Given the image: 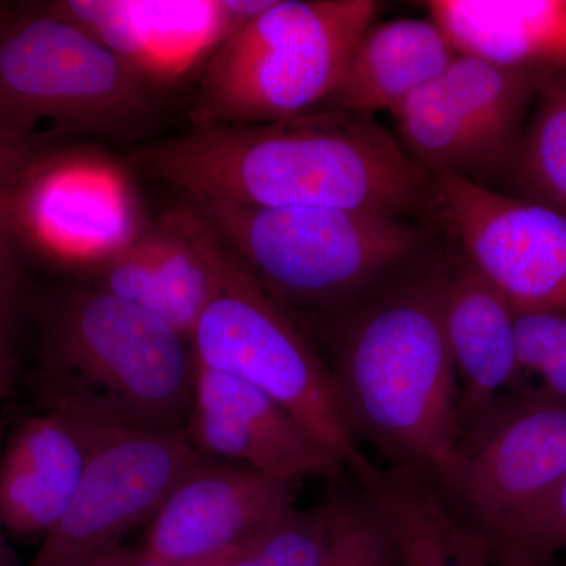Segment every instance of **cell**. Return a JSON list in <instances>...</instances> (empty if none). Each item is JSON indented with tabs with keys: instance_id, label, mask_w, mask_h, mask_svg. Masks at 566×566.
Masks as SVG:
<instances>
[{
	"instance_id": "obj_22",
	"label": "cell",
	"mask_w": 566,
	"mask_h": 566,
	"mask_svg": "<svg viewBox=\"0 0 566 566\" xmlns=\"http://www.w3.org/2000/svg\"><path fill=\"white\" fill-rule=\"evenodd\" d=\"M534 107L502 181L566 218V71L543 77Z\"/></svg>"
},
{
	"instance_id": "obj_5",
	"label": "cell",
	"mask_w": 566,
	"mask_h": 566,
	"mask_svg": "<svg viewBox=\"0 0 566 566\" xmlns=\"http://www.w3.org/2000/svg\"><path fill=\"white\" fill-rule=\"evenodd\" d=\"M376 13L371 0H275L203 66L191 125H255L322 109Z\"/></svg>"
},
{
	"instance_id": "obj_6",
	"label": "cell",
	"mask_w": 566,
	"mask_h": 566,
	"mask_svg": "<svg viewBox=\"0 0 566 566\" xmlns=\"http://www.w3.org/2000/svg\"><path fill=\"white\" fill-rule=\"evenodd\" d=\"M161 91L46 3L0 14V133L125 137Z\"/></svg>"
},
{
	"instance_id": "obj_14",
	"label": "cell",
	"mask_w": 566,
	"mask_h": 566,
	"mask_svg": "<svg viewBox=\"0 0 566 566\" xmlns=\"http://www.w3.org/2000/svg\"><path fill=\"white\" fill-rule=\"evenodd\" d=\"M186 433L203 457L248 465L293 486L307 479H337L345 471L273 398L196 360Z\"/></svg>"
},
{
	"instance_id": "obj_18",
	"label": "cell",
	"mask_w": 566,
	"mask_h": 566,
	"mask_svg": "<svg viewBox=\"0 0 566 566\" xmlns=\"http://www.w3.org/2000/svg\"><path fill=\"white\" fill-rule=\"evenodd\" d=\"M457 54L504 69L566 71V0H430Z\"/></svg>"
},
{
	"instance_id": "obj_21",
	"label": "cell",
	"mask_w": 566,
	"mask_h": 566,
	"mask_svg": "<svg viewBox=\"0 0 566 566\" xmlns=\"http://www.w3.org/2000/svg\"><path fill=\"white\" fill-rule=\"evenodd\" d=\"M153 245L151 314L191 342L196 324L218 286V240L182 202L148 227Z\"/></svg>"
},
{
	"instance_id": "obj_19",
	"label": "cell",
	"mask_w": 566,
	"mask_h": 566,
	"mask_svg": "<svg viewBox=\"0 0 566 566\" xmlns=\"http://www.w3.org/2000/svg\"><path fill=\"white\" fill-rule=\"evenodd\" d=\"M457 51L431 18L371 24L357 40L344 74L322 109L392 114L409 96L438 80Z\"/></svg>"
},
{
	"instance_id": "obj_4",
	"label": "cell",
	"mask_w": 566,
	"mask_h": 566,
	"mask_svg": "<svg viewBox=\"0 0 566 566\" xmlns=\"http://www.w3.org/2000/svg\"><path fill=\"white\" fill-rule=\"evenodd\" d=\"M191 342L139 305L92 285L66 286L41 311L33 389L39 408L140 430H186Z\"/></svg>"
},
{
	"instance_id": "obj_27",
	"label": "cell",
	"mask_w": 566,
	"mask_h": 566,
	"mask_svg": "<svg viewBox=\"0 0 566 566\" xmlns=\"http://www.w3.org/2000/svg\"><path fill=\"white\" fill-rule=\"evenodd\" d=\"M22 248L13 234L0 232V349L13 352V342L25 305Z\"/></svg>"
},
{
	"instance_id": "obj_13",
	"label": "cell",
	"mask_w": 566,
	"mask_h": 566,
	"mask_svg": "<svg viewBox=\"0 0 566 566\" xmlns=\"http://www.w3.org/2000/svg\"><path fill=\"white\" fill-rule=\"evenodd\" d=\"M296 506L294 486L202 457L148 521L144 551L166 566H208Z\"/></svg>"
},
{
	"instance_id": "obj_1",
	"label": "cell",
	"mask_w": 566,
	"mask_h": 566,
	"mask_svg": "<svg viewBox=\"0 0 566 566\" xmlns=\"http://www.w3.org/2000/svg\"><path fill=\"white\" fill-rule=\"evenodd\" d=\"M129 166L188 202L374 212L447 226L433 175L371 115L316 109L255 125H191Z\"/></svg>"
},
{
	"instance_id": "obj_28",
	"label": "cell",
	"mask_w": 566,
	"mask_h": 566,
	"mask_svg": "<svg viewBox=\"0 0 566 566\" xmlns=\"http://www.w3.org/2000/svg\"><path fill=\"white\" fill-rule=\"evenodd\" d=\"M62 142L48 134L20 136L0 133V186L17 185L36 159Z\"/></svg>"
},
{
	"instance_id": "obj_24",
	"label": "cell",
	"mask_w": 566,
	"mask_h": 566,
	"mask_svg": "<svg viewBox=\"0 0 566 566\" xmlns=\"http://www.w3.org/2000/svg\"><path fill=\"white\" fill-rule=\"evenodd\" d=\"M326 566H405L392 528L363 488L352 497L334 499Z\"/></svg>"
},
{
	"instance_id": "obj_2",
	"label": "cell",
	"mask_w": 566,
	"mask_h": 566,
	"mask_svg": "<svg viewBox=\"0 0 566 566\" xmlns=\"http://www.w3.org/2000/svg\"><path fill=\"white\" fill-rule=\"evenodd\" d=\"M452 244L381 292L315 327L349 430L392 468L441 482L461 436L444 326Z\"/></svg>"
},
{
	"instance_id": "obj_16",
	"label": "cell",
	"mask_w": 566,
	"mask_h": 566,
	"mask_svg": "<svg viewBox=\"0 0 566 566\" xmlns=\"http://www.w3.org/2000/svg\"><path fill=\"white\" fill-rule=\"evenodd\" d=\"M111 424L76 412L39 408L0 455V521L10 534L44 538L76 494Z\"/></svg>"
},
{
	"instance_id": "obj_12",
	"label": "cell",
	"mask_w": 566,
	"mask_h": 566,
	"mask_svg": "<svg viewBox=\"0 0 566 566\" xmlns=\"http://www.w3.org/2000/svg\"><path fill=\"white\" fill-rule=\"evenodd\" d=\"M434 178L453 241L515 314H566L565 216L460 178Z\"/></svg>"
},
{
	"instance_id": "obj_25",
	"label": "cell",
	"mask_w": 566,
	"mask_h": 566,
	"mask_svg": "<svg viewBox=\"0 0 566 566\" xmlns=\"http://www.w3.org/2000/svg\"><path fill=\"white\" fill-rule=\"evenodd\" d=\"M516 357L520 385L535 379L531 392L566 406V314L517 312L515 316Z\"/></svg>"
},
{
	"instance_id": "obj_9",
	"label": "cell",
	"mask_w": 566,
	"mask_h": 566,
	"mask_svg": "<svg viewBox=\"0 0 566 566\" xmlns=\"http://www.w3.org/2000/svg\"><path fill=\"white\" fill-rule=\"evenodd\" d=\"M543 77L458 54L392 112L395 136L433 177L493 189L515 155Z\"/></svg>"
},
{
	"instance_id": "obj_26",
	"label": "cell",
	"mask_w": 566,
	"mask_h": 566,
	"mask_svg": "<svg viewBox=\"0 0 566 566\" xmlns=\"http://www.w3.org/2000/svg\"><path fill=\"white\" fill-rule=\"evenodd\" d=\"M566 556V474L491 554L493 566H554Z\"/></svg>"
},
{
	"instance_id": "obj_30",
	"label": "cell",
	"mask_w": 566,
	"mask_h": 566,
	"mask_svg": "<svg viewBox=\"0 0 566 566\" xmlns=\"http://www.w3.org/2000/svg\"><path fill=\"white\" fill-rule=\"evenodd\" d=\"M18 363L13 352L0 349V401L9 397L17 379Z\"/></svg>"
},
{
	"instance_id": "obj_7",
	"label": "cell",
	"mask_w": 566,
	"mask_h": 566,
	"mask_svg": "<svg viewBox=\"0 0 566 566\" xmlns=\"http://www.w3.org/2000/svg\"><path fill=\"white\" fill-rule=\"evenodd\" d=\"M193 360L262 390L312 431L363 486L376 472L346 422L308 334L221 243L218 286L191 335Z\"/></svg>"
},
{
	"instance_id": "obj_32",
	"label": "cell",
	"mask_w": 566,
	"mask_h": 566,
	"mask_svg": "<svg viewBox=\"0 0 566 566\" xmlns=\"http://www.w3.org/2000/svg\"><path fill=\"white\" fill-rule=\"evenodd\" d=\"M0 566H22L20 558L14 554L13 547L10 546L2 521H0Z\"/></svg>"
},
{
	"instance_id": "obj_34",
	"label": "cell",
	"mask_w": 566,
	"mask_h": 566,
	"mask_svg": "<svg viewBox=\"0 0 566 566\" xmlns=\"http://www.w3.org/2000/svg\"><path fill=\"white\" fill-rule=\"evenodd\" d=\"M7 6H9V3H3V2H0V14L3 13V10L7 9Z\"/></svg>"
},
{
	"instance_id": "obj_31",
	"label": "cell",
	"mask_w": 566,
	"mask_h": 566,
	"mask_svg": "<svg viewBox=\"0 0 566 566\" xmlns=\"http://www.w3.org/2000/svg\"><path fill=\"white\" fill-rule=\"evenodd\" d=\"M14 186H0V232H10Z\"/></svg>"
},
{
	"instance_id": "obj_11",
	"label": "cell",
	"mask_w": 566,
	"mask_h": 566,
	"mask_svg": "<svg viewBox=\"0 0 566 566\" xmlns=\"http://www.w3.org/2000/svg\"><path fill=\"white\" fill-rule=\"evenodd\" d=\"M186 430L112 428L57 526L28 566H80L148 523L202 460Z\"/></svg>"
},
{
	"instance_id": "obj_17",
	"label": "cell",
	"mask_w": 566,
	"mask_h": 566,
	"mask_svg": "<svg viewBox=\"0 0 566 566\" xmlns=\"http://www.w3.org/2000/svg\"><path fill=\"white\" fill-rule=\"evenodd\" d=\"M515 311L455 243L444 300V326L458 394L461 431L517 390Z\"/></svg>"
},
{
	"instance_id": "obj_23",
	"label": "cell",
	"mask_w": 566,
	"mask_h": 566,
	"mask_svg": "<svg viewBox=\"0 0 566 566\" xmlns=\"http://www.w3.org/2000/svg\"><path fill=\"white\" fill-rule=\"evenodd\" d=\"M333 524L334 501L293 506L263 534L208 566H326Z\"/></svg>"
},
{
	"instance_id": "obj_8",
	"label": "cell",
	"mask_w": 566,
	"mask_h": 566,
	"mask_svg": "<svg viewBox=\"0 0 566 566\" xmlns=\"http://www.w3.org/2000/svg\"><path fill=\"white\" fill-rule=\"evenodd\" d=\"M565 474L566 406L516 392L461 431L436 485L491 556Z\"/></svg>"
},
{
	"instance_id": "obj_20",
	"label": "cell",
	"mask_w": 566,
	"mask_h": 566,
	"mask_svg": "<svg viewBox=\"0 0 566 566\" xmlns=\"http://www.w3.org/2000/svg\"><path fill=\"white\" fill-rule=\"evenodd\" d=\"M392 528L405 566H493L485 542L422 472L376 468L360 486Z\"/></svg>"
},
{
	"instance_id": "obj_3",
	"label": "cell",
	"mask_w": 566,
	"mask_h": 566,
	"mask_svg": "<svg viewBox=\"0 0 566 566\" xmlns=\"http://www.w3.org/2000/svg\"><path fill=\"white\" fill-rule=\"evenodd\" d=\"M185 202L308 331L345 315L452 243L449 226L374 212Z\"/></svg>"
},
{
	"instance_id": "obj_29",
	"label": "cell",
	"mask_w": 566,
	"mask_h": 566,
	"mask_svg": "<svg viewBox=\"0 0 566 566\" xmlns=\"http://www.w3.org/2000/svg\"><path fill=\"white\" fill-rule=\"evenodd\" d=\"M80 566H166L151 557L147 551H134L123 545L112 546L96 554Z\"/></svg>"
},
{
	"instance_id": "obj_33",
	"label": "cell",
	"mask_w": 566,
	"mask_h": 566,
	"mask_svg": "<svg viewBox=\"0 0 566 566\" xmlns=\"http://www.w3.org/2000/svg\"><path fill=\"white\" fill-rule=\"evenodd\" d=\"M554 566H566V556L558 558Z\"/></svg>"
},
{
	"instance_id": "obj_15",
	"label": "cell",
	"mask_w": 566,
	"mask_h": 566,
	"mask_svg": "<svg viewBox=\"0 0 566 566\" xmlns=\"http://www.w3.org/2000/svg\"><path fill=\"white\" fill-rule=\"evenodd\" d=\"M48 9L84 29L163 92L207 65L244 28L232 0H52Z\"/></svg>"
},
{
	"instance_id": "obj_10",
	"label": "cell",
	"mask_w": 566,
	"mask_h": 566,
	"mask_svg": "<svg viewBox=\"0 0 566 566\" xmlns=\"http://www.w3.org/2000/svg\"><path fill=\"white\" fill-rule=\"evenodd\" d=\"M147 227L132 175L92 148H51L13 188L14 240L81 273L132 244Z\"/></svg>"
}]
</instances>
